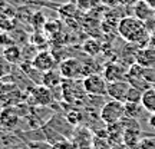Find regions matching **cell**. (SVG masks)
I'll return each instance as SVG.
<instances>
[{
  "label": "cell",
  "mask_w": 155,
  "mask_h": 149,
  "mask_svg": "<svg viewBox=\"0 0 155 149\" xmlns=\"http://www.w3.org/2000/svg\"><path fill=\"white\" fill-rule=\"evenodd\" d=\"M116 30L118 34L122 39H125L128 43H135L141 47H145L150 43V32L147 30L144 22L137 19L135 16H125L124 19H121Z\"/></svg>",
  "instance_id": "obj_1"
},
{
  "label": "cell",
  "mask_w": 155,
  "mask_h": 149,
  "mask_svg": "<svg viewBox=\"0 0 155 149\" xmlns=\"http://www.w3.org/2000/svg\"><path fill=\"white\" fill-rule=\"evenodd\" d=\"M99 118L105 125H112V123L121 122L125 118V103L119 102V100L111 99L109 102H106L105 105H102Z\"/></svg>",
  "instance_id": "obj_2"
},
{
  "label": "cell",
  "mask_w": 155,
  "mask_h": 149,
  "mask_svg": "<svg viewBox=\"0 0 155 149\" xmlns=\"http://www.w3.org/2000/svg\"><path fill=\"white\" fill-rule=\"evenodd\" d=\"M83 90L86 95L91 96H108V82L104 77V75L99 73H92L83 77L82 82Z\"/></svg>",
  "instance_id": "obj_3"
},
{
  "label": "cell",
  "mask_w": 155,
  "mask_h": 149,
  "mask_svg": "<svg viewBox=\"0 0 155 149\" xmlns=\"http://www.w3.org/2000/svg\"><path fill=\"white\" fill-rule=\"evenodd\" d=\"M59 72L63 76V79L75 80L79 77H83V63L76 57L65 59L59 65Z\"/></svg>",
  "instance_id": "obj_4"
},
{
  "label": "cell",
  "mask_w": 155,
  "mask_h": 149,
  "mask_svg": "<svg viewBox=\"0 0 155 149\" xmlns=\"http://www.w3.org/2000/svg\"><path fill=\"white\" fill-rule=\"evenodd\" d=\"M29 99L32 100V103L36 106H49L55 100L53 89L48 88L45 85H38L32 89V92L29 95Z\"/></svg>",
  "instance_id": "obj_5"
},
{
  "label": "cell",
  "mask_w": 155,
  "mask_h": 149,
  "mask_svg": "<svg viewBox=\"0 0 155 149\" xmlns=\"http://www.w3.org/2000/svg\"><path fill=\"white\" fill-rule=\"evenodd\" d=\"M20 113L13 106H2L0 108V126L5 131H12L17 128L20 122Z\"/></svg>",
  "instance_id": "obj_6"
},
{
  "label": "cell",
  "mask_w": 155,
  "mask_h": 149,
  "mask_svg": "<svg viewBox=\"0 0 155 149\" xmlns=\"http://www.w3.org/2000/svg\"><path fill=\"white\" fill-rule=\"evenodd\" d=\"M32 66L40 73L49 72L52 69H55L56 59L50 52H48V50H40V52H38V53L35 55L33 59H32Z\"/></svg>",
  "instance_id": "obj_7"
},
{
  "label": "cell",
  "mask_w": 155,
  "mask_h": 149,
  "mask_svg": "<svg viewBox=\"0 0 155 149\" xmlns=\"http://www.w3.org/2000/svg\"><path fill=\"white\" fill-rule=\"evenodd\" d=\"M131 88V83L125 80H115V82H108V96L114 100L119 102H127L128 92Z\"/></svg>",
  "instance_id": "obj_8"
},
{
  "label": "cell",
  "mask_w": 155,
  "mask_h": 149,
  "mask_svg": "<svg viewBox=\"0 0 155 149\" xmlns=\"http://www.w3.org/2000/svg\"><path fill=\"white\" fill-rule=\"evenodd\" d=\"M128 69L124 65L118 63V62H112L109 65H106L104 69V77L106 82H115V80H125L128 75Z\"/></svg>",
  "instance_id": "obj_9"
},
{
  "label": "cell",
  "mask_w": 155,
  "mask_h": 149,
  "mask_svg": "<svg viewBox=\"0 0 155 149\" xmlns=\"http://www.w3.org/2000/svg\"><path fill=\"white\" fill-rule=\"evenodd\" d=\"M134 10V16L142 20V22H147L148 19H152L155 17V9H152L145 0H139L135 6H132Z\"/></svg>",
  "instance_id": "obj_10"
},
{
  "label": "cell",
  "mask_w": 155,
  "mask_h": 149,
  "mask_svg": "<svg viewBox=\"0 0 155 149\" xmlns=\"http://www.w3.org/2000/svg\"><path fill=\"white\" fill-rule=\"evenodd\" d=\"M137 63H139L141 66L151 69L155 66V47H142L138 50L137 55Z\"/></svg>",
  "instance_id": "obj_11"
},
{
  "label": "cell",
  "mask_w": 155,
  "mask_h": 149,
  "mask_svg": "<svg viewBox=\"0 0 155 149\" xmlns=\"http://www.w3.org/2000/svg\"><path fill=\"white\" fill-rule=\"evenodd\" d=\"M62 79H63V76L61 75V72H59V70H55V69H52V70H49V72L43 73L42 85H45V86H48V88H50V89H55V88H58L59 85H62V82H63Z\"/></svg>",
  "instance_id": "obj_12"
},
{
  "label": "cell",
  "mask_w": 155,
  "mask_h": 149,
  "mask_svg": "<svg viewBox=\"0 0 155 149\" xmlns=\"http://www.w3.org/2000/svg\"><path fill=\"white\" fill-rule=\"evenodd\" d=\"M16 89H17L16 83L7 82L6 77L2 79V80H0V105H3V106L7 105V102L10 99L12 93H13Z\"/></svg>",
  "instance_id": "obj_13"
},
{
  "label": "cell",
  "mask_w": 155,
  "mask_h": 149,
  "mask_svg": "<svg viewBox=\"0 0 155 149\" xmlns=\"http://www.w3.org/2000/svg\"><path fill=\"white\" fill-rule=\"evenodd\" d=\"M141 141V131L139 128H127L124 132V144L127 145L129 149L135 148L138 142Z\"/></svg>",
  "instance_id": "obj_14"
},
{
  "label": "cell",
  "mask_w": 155,
  "mask_h": 149,
  "mask_svg": "<svg viewBox=\"0 0 155 149\" xmlns=\"http://www.w3.org/2000/svg\"><path fill=\"white\" fill-rule=\"evenodd\" d=\"M22 55H23L22 49H20L19 46H16V44H9V46L5 47V50H3V57H5L10 65L19 63V62L22 60Z\"/></svg>",
  "instance_id": "obj_15"
},
{
  "label": "cell",
  "mask_w": 155,
  "mask_h": 149,
  "mask_svg": "<svg viewBox=\"0 0 155 149\" xmlns=\"http://www.w3.org/2000/svg\"><path fill=\"white\" fill-rule=\"evenodd\" d=\"M141 105H142V108L150 115H154L155 113V88H150L147 90H144L142 99H141Z\"/></svg>",
  "instance_id": "obj_16"
},
{
  "label": "cell",
  "mask_w": 155,
  "mask_h": 149,
  "mask_svg": "<svg viewBox=\"0 0 155 149\" xmlns=\"http://www.w3.org/2000/svg\"><path fill=\"white\" fill-rule=\"evenodd\" d=\"M142 111H145L141 103H135V102H125V116L128 118H134L137 119L139 116V113Z\"/></svg>",
  "instance_id": "obj_17"
},
{
  "label": "cell",
  "mask_w": 155,
  "mask_h": 149,
  "mask_svg": "<svg viewBox=\"0 0 155 149\" xmlns=\"http://www.w3.org/2000/svg\"><path fill=\"white\" fill-rule=\"evenodd\" d=\"M83 52L89 56H96L101 52V44L94 39H89L88 42H85V44H83Z\"/></svg>",
  "instance_id": "obj_18"
},
{
  "label": "cell",
  "mask_w": 155,
  "mask_h": 149,
  "mask_svg": "<svg viewBox=\"0 0 155 149\" xmlns=\"http://www.w3.org/2000/svg\"><path fill=\"white\" fill-rule=\"evenodd\" d=\"M142 95H144V90H142V89L135 88V86H132V85H131V88H129V92H128L127 102H135V103H141Z\"/></svg>",
  "instance_id": "obj_19"
},
{
  "label": "cell",
  "mask_w": 155,
  "mask_h": 149,
  "mask_svg": "<svg viewBox=\"0 0 155 149\" xmlns=\"http://www.w3.org/2000/svg\"><path fill=\"white\" fill-rule=\"evenodd\" d=\"M132 149H155V138L144 136V138H141L138 145Z\"/></svg>",
  "instance_id": "obj_20"
},
{
  "label": "cell",
  "mask_w": 155,
  "mask_h": 149,
  "mask_svg": "<svg viewBox=\"0 0 155 149\" xmlns=\"http://www.w3.org/2000/svg\"><path fill=\"white\" fill-rule=\"evenodd\" d=\"M30 22H32V24H33V26L38 29V30L43 29L45 26H46L45 23H48V22H46V19H45V16L42 15V13H40V11H36V13H33V15H32Z\"/></svg>",
  "instance_id": "obj_21"
},
{
  "label": "cell",
  "mask_w": 155,
  "mask_h": 149,
  "mask_svg": "<svg viewBox=\"0 0 155 149\" xmlns=\"http://www.w3.org/2000/svg\"><path fill=\"white\" fill-rule=\"evenodd\" d=\"M58 11H61L62 15H63V16H66V17H73L75 15H76V11H78V6L68 3V5H65V6H61V7L58 9Z\"/></svg>",
  "instance_id": "obj_22"
},
{
  "label": "cell",
  "mask_w": 155,
  "mask_h": 149,
  "mask_svg": "<svg viewBox=\"0 0 155 149\" xmlns=\"http://www.w3.org/2000/svg\"><path fill=\"white\" fill-rule=\"evenodd\" d=\"M10 73H12L10 63L6 60L5 57H0V80L7 76H10Z\"/></svg>",
  "instance_id": "obj_23"
},
{
  "label": "cell",
  "mask_w": 155,
  "mask_h": 149,
  "mask_svg": "<svg viewBox=\"0 0 155 149\" xmlns=\"http://www.w3.org/2000/svg\"><path fill=\"white\" fill-rule=\"evenodd\" d=\"M96 3H99V2H96V0H76V6L78 9H81L83 11H88V10H92Z\"/></svg>",
  "instance_id": "obj_24"
},
{
  "label": "cell",
  "mask_w": 155,
  "mask_h": 149,
  "mask_svg": "<svg viewBox=\"0 0 155 149\" xmlns=\"http://www.w3.org/2000/svg\"><path fill=\"white\" fill-rule=\"evenodd\" d=\"M66 118H68V121L71 122V123H72L73 126H76V125H79V123H81V121H82V115H81V112L76 111V109H73V111L68 112Z\"/></svg>",
  "instance_id": "obj_25"
},
{
  "label": "cell",
  "mask_w": 155,
  "mask_h": 149,
  "mask_svg": "<svg viewBox=\"0 0 155 149\" xmlns=\"http://www.w3.org/2000/svg\"><path fill=\"white\" fill-rule=\"evenodd\" d=\"M98 2H99L101 5L106 6V7H109V9H111V7H116V6L121 3L119 0H98Z\"/></svg>",
  "instance_id": "obj_26"
},
{
  "label": "cell",
  "mask_w": 155,
  "mask_h": 149,
  "mask_svg": "<svg viewBox=\"0 0 155 149\" xmlns=\"http://www.w3.org/2000/svg\"><path fill=\"white\" fill-rule=\"evenodd\" d=\"M119 2H121V5H124V6L132 7V6H135L137 3H138L139 0H119Z\"/></svg>",
  "instance_id": "obj_27"
},
{
  "label": "cell",
  "mask_w": 155,
  "mask_h": 149,
  "mask_svg": "<svg viewBox=\"0 0 155 149\" xmlns=\"http://www.w3.org/2000/svg\"><path fill=\"white\" fill-rule=\"evenodd\" d=\"M109 149H129L127 146V145L124 144V142H121V144H114L109 146Z\"/></svg>",
  "instance_id": "obj_28"
},
{
  "label": "cell",
  "mask_w": 155,
  "mask_h": 149,
  "mask_svg": "<svg viewBox=\"0 0 155 149\" xmlns=\"http://www.w3.org/2000/svg\"><path fill=\"white\" fill-rule=\"evenodd\" d=\"M148 123H150V126L152 128V129H155V113L150 116V119H148Z\"/></svg>",
  "instance_id": "obj_29"
},
{
  "label": "cell",
  "mask_w": 155,
  "mask_h": 149,
  "mask_svg": "<svg viewBox=\"0 0 155 149\" xmlns=\"http://www.w3.org/2000/svg\"><path fill=\"white\" fill-rule=\"evenodd\" d=\"M148 46H151V47H155V32H154V33H151L150 43H148Z\"/></svg>",
  "instance_id": "obj_30"
},
{
  "label": "cell",
  "mask_w": 155,
  "mask_h": 149,
  "mask_svg": "<svg viewBox=\"0 0 155 149\" xmlns=\"http://www.w3.org/2000/svg\"><path fill=\"white\" fill-rule=\"evenodd\" d=\"M26 2H29V3H38V5H42V3H46V5H48L49 0H26Z\"/></svg>",
  "instance_id": "obj_31"
},
{
  "label": "cell",
  "mask_w": 155,
  "mask_h": 149,
  "mask_svg": "<svg viewBox=\"0 0 155 149\" xmlns=\"http://www.w3.org/2000/svg\"><path fill=\"white\" fill-rule=\"evenodd\" d=\"M145 2H147V3L152 7V9H155V0H145Z\"/></svg>",
  "instance_id": "obj_32"
}]
</instances>
